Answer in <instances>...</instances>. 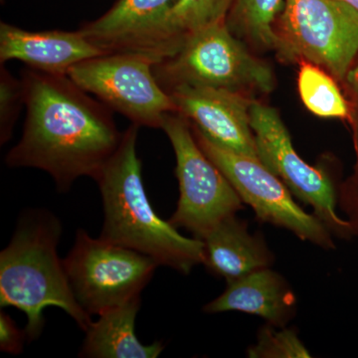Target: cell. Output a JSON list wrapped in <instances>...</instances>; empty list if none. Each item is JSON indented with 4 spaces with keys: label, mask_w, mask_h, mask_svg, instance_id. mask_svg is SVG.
<instances>
[{
    "label": "cell",
    "mask_w": 358,
    "mask_h": 358,
    "mask_svg": "<svg viewBox=\"0 0 358 358\" xmlns=\"http://www.w3.org/2000/svg\"><path fill=\"white\" fill-rule=\"evenodd\" d=\"M26 117L22 136L6 155L10 167L41 169L67 192L82 176L95 180L121 145L112 110L68 75L30 69L22 76Z\"/></svg>",
    "instance_id": "1"
},
{
    "label": "cell",
    "mask_w": 358,
    "mask_h": 358,
    "mask_svg": "<svg viewBox=\"0 0 358 358\" xmlns=\"http://www.w3.org/2000/svg\"><path fill=\"white\" fill-rule=\"evenodd\" d=\"M138 129L131 124L124 131L117 152L95 178L103 207L100 238L150 257L159 267L189 275L203 264V241L182 236L152 208L136 154Z\"/></svg>",
    "instance_id": "2"
},
{
    "label": "cell",
    "mask_w": 358,
    "mask_h": 358,
    "mask_svg": "<svg viewBox=\"0 0 358 358\" xmlns=\"http://www.w3.org/2000/svg\"><path fill=\"white\" fill-rule=\"evenodd\" d=\"M60 219L46 209H28L18 218L8 245L0 253V307L17 308L27 317L28 343L41 336L44 310H64L83 331L91 315L77 303L57 247L62 236Z\"/></svg>",
    "instance_id": "3"
},
{
    "label": "cell",
    "mask_w": 358,
    "mask_h": 358,
    "mask_svg": "<svg viewBox=\"0 0 358 358\" xmlns=\"http://www.w3.org/2000/svg\"><path fill=\"white\" fill-rule=\"evenodd\" d=\"M154 74L167 93L181 85L268 93L272 69L250 53L226 20L190 33L169 57L155 63Z\"/></svg>",
    "instance_id": "4"
},
{
    "label": "cell",
    "mask_w": 358,
    "mask_h": 358,
    "mask_svg": "<svg viewBox=\"0 0 358 358\" xmlns=\"http://www.w3.org/2000/svg\"><path fill=\"white\" fill-rule=\"evenodd\" d=\"M162 129L176 154L179 187L178 207L169 223L202 240L224 219L242 210L244 202L225 174L204 154L183 115L169 113Z\"/></svg>",
    "instance_id": "5"
},
{
    "label": "cell",
    "mask_w": 358,
    "mask_h": 358,
    "mask_svg": "<svg viewBox=\"0 0 358 358\" xmlns=\"http://www.w3.org/2000/svg\"><path fill=\"white\" fill-rule=\"evenodd\" d=\"M63 263L73 294L89 315L141 296L159 267L150 257L91 237L82 228Z\"/></svg>",
    "instance_id": "6"
},
{
    "label": "cell",
    "mask_w": 358,
    "mask_h": 358,
    "mask_svg": "<svg viewBox=\"0 0 358 358\" xmlns=\"http://www.w3.org/2000/svg\"><path fill=\"white\" fill-rule=\"evenodd\" d=\"M277 34L285 57L324 67L343 82L358 55V11L341 0H285Z\"/></svg>",
    "instance_id": "7"
},
{
    "label": "cell",
    "mask_w": 358,
    "mask_h": 358,
    "mask_svg": "<svg viewBox=\"0 0 358 358\" xmlns=\"http://www.w3.org/2000/svg\"><path fill=\"white\" fill-rule=\"evenodd\" d=\"M192 129L204 154L225 174L258 220L284 228L301 241L327 251L336 249L331 231L315 214L296 204L293 193L260 160L221 147L194 126Z\"/></svg>",
    "instance_id": "8"
},
{
    "label": "cell",
    "mask_w": 358,
    "mask_h": 358,
    "mask_svg": "<svg viewBox=\"0 0 358 358\" xmlns=\"http://www.w3.org/2000/svg\"><path fill=\"white\" fill-rule=\"evenodd\" d=\"M152 59L134 53H108L78 63L68 76L109 109L138 127L162 129L164 117L178 112L154 74Z\"/></svg>",
    "instance_id": "9"
},
{
    "label": "cell",
    "mask_w": 358,
    "mask_h": 358,
    "mask_svg": "<svg viewBox=\"0 0 358 358\" xmlns=\"http://www.w3.org/2000/svg\"><path fill=\"white\" fill-rule=\"evenodd\" d=\"M250 122L258 159L281 179L294 196L312 207L334 237L352 239L350 223L338 214L339 186L324 169L310 166L301 159L277 110L252 101Z\"/></svg>",
    "instance_id": "10"
},
{
    "label": "cell",
    "mask_w": 358,
    "mask_h": 358,
    "mask_svg": "<svg viewBox=\"0 0 358 358\" xmlns=\"http://www.w3.org/2000/svg\"><path fill=\"white\" fill-rule=\"evenodd\" d=\"M178 113L224 148L257 157L250 122L252 101L225 89L181 85L169 92Z\"/></svg>",
    "instance_id": "11"
},
{
    "label": "cell",
    "mask_w": 358,
    "mask_h": 358,
    "mask_svg": "<svg viewBox=\"0 0 358 358\" xmlns=\"http://www.w3.org/2000/svg\"><path fill=\"white\" fill-rule=\"evenodd\" d=\"M178 1L117 0L107 13L79 31L105 54L134 53L150 59L155 37Z\"/></svg>",
    "instance_id": "12"
},
{
    "label": "cell",
    "mask_w": 358,
    "mask_h": 358,
    "mask_svg": "<svg viewBox=\"0 0 358 358\" xmlns=\"http://www.w3.org/2000/svg\"><path fill=\"white\" fill-rule=\"evenodd\" d=\"M81 32H32L0 23V62L18 60L33 70L67 75L68 71L88 59L103 55Z\"/></svg>",
    "instance_id": "13"
},
{
    "label": "cell",
    "mask_w": 358,
    "mask_h": 358,
    "mask_svg": "<svg viewBox=\"0 0 358 358\" xmlns=\"http://www.w3.org/2000/svg\"><path fill=\"white\" fill-rule=\"evenodd\" d=\"M241 312L262 317L268 324L285 327L296 313V298L287 280L272 268H264L227 282V288L215 300L204 306L203 312Z\"/></svg>",
    "instance_id": "14"
},
{
    "label": "cell",
    "mask_w": 358,
    "mask_h": 358,
    "mask_svg": "<svg viewBox=\"0 0 358 358\" xmlns=\"http://www.w3.org/2000/svg\"><path fill=\"white\" fill-rule=\"evenodd\" d=\"M203 265L209 273L230 282L274 264V254L261 234H251L236 215L224 219L202 239Z\"/></svg>",
    "instance_id": "15"
},
{
    "label": "cell",
    "mask_w": 358,
    "mask_h": 358,
    "mask_svg": "<svg viewBox=\"0 0 358 358\" xmlns=\"http://www.w3.org/2000/svg\"><path fill=\"white\" fill-rule=\"evenodd\" d=\"M141 296L103 313L85 331L79 352L84 358H157L164 352L160 341L143 345L134 333Z\"/></svg>",
    "instance_id": "16"
},
{
    "label": "cell",
    "mask_w": 358,
    "mask_h": 358,
    "mask_svg": "<svg viewBox=\"0 0 358 358\" xmlns=\"http://www.w3.org/2000/svg\"><path fill=\"white\" fill-rule=\"evenodd\" d=\"M236 0H178L155 37L150 57L155 63L169 57L190 33L226 20Z\"/></svg>",
    "instance_id": "17"
},
{
    "label": "cell",
    "mask_w": 358,
    "mask_h": 358,
    "mask_svg": "<svg viewBox=\"0 0 358 358\" xmlns=\"http://www.w3.org/2000/svg\"><path fill=\"white\" fill-rule=\"evenodd\" d=\"M301 102L313 115L326 119L352 122V103L346 100L336 81L320 66L301 60L298 75Z\"/></svg>",
    "instance_id": "18"
},
{
    "label": "cell",
    "mask_w": 358,
    "mask_h": 358,
    "mask_svg": "<svg viewBox=\"0 0 358 358\" xmlns=\"http://www.w3.org/2000/svg\"><path fill=\"white\" fill-rule=\"evenodd\" d=\"M285 0H236L226 17L231 31L245 35L263 48H279V36L274 28L281 15Z\"/></svg>",
    "instance_id": "19"
},
{
    "label": "cell",
    "mask_w": 358,
    "mask_h": 358,
    "mask_svg": "<svg viewBox=\"0 0 358 358\" xmlns=\"http://www.w3.org/2000/svg\"><path fill=\"white\" fill-rule=\"evenodd\" d=\"M268 324L261 327L255 345L247 350L250 358H308L312 357L298 331Z\"/></svg>",
    "instance_id": "20"
},
{
    "label": "cell",
    "mask_w": 358,
    "mask_h": 358,
    "mask_svg": "<svg viewBox=\"0 0 358 358\" xmlns=\"http://www.w3.org/2000/svg\"><path fill=\"white\" fill-rule=\"evenodd\" d=\"M24 105L22 81H18L1 66L0 74V143L4 145L13 136L14 124Z\"/></svg>",
    "instance_id": "21"
},
{
    "label": "cell",
    "mask_w": 358,
    "mask_h": 358,
    "mask_svg": "<svg viewBox=\"0 0 358 358\" xmlns=\"http://www.w3.org/2000/svg\"><path fill=\"white\" fill-rule=\"evenodd\" d=\"M355 164L350 178L339 185L338 208L350 223L353 238L358 240V115L353 117Z\"/></svg>",
    "instance_id": "22"
},
{
    "label": "cell",
    "mask_w": 358,
    "mask_h": 358,
    "mask_svg": "<svg viewBox=\"0 0 358 358\" xmlns=\"http://www.w3.org/2000/svg\"><path fill=\"white\" fill-rule=\"evenodd\" d=\"M27 341L25 329H20L6 313H0V350L8 355H20Z\"/></svg>",
    "instance_id": "23"
},
{
    "label": "cell",
    "mask_w": 358,
    "mask_h": 358,
    "mask_svg": "<svg viewBox=\"0 0 358 358\" xmlns=\"http://www.w3.org/2000/svg\"><path fill=\"white\" fill-rule=\"evenodd\" d=\"M346 88L352 96L353 115H358V55L345 78Z\"/></svg>",
    "instance_id": "24"
},
{
    "label": "cell",
    "mask_w": 358,
    "mask_h": 358,
    "mask_svg": "<svg viewBox=\"0 0 358 358\" xmlns=\"http://www.w3.org/2000/svg\"><path fill=\"white\" fill-rule=\"evenodd\" d=\"M343 3L348 4L350 7H352L353 9L358 11V0H341Z\"/></svg>",
    "instance_id": "25"
}]
</instances>
